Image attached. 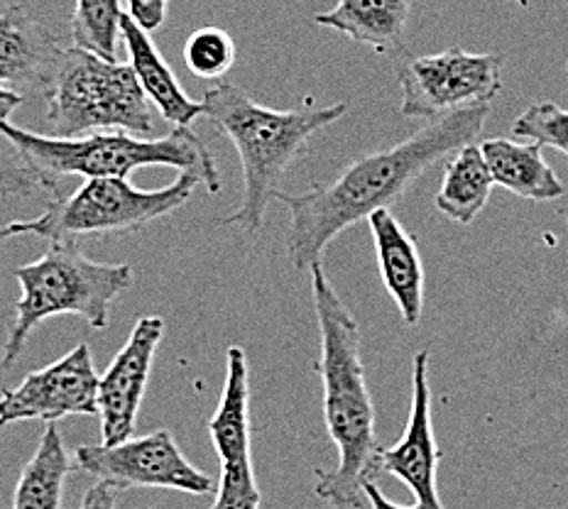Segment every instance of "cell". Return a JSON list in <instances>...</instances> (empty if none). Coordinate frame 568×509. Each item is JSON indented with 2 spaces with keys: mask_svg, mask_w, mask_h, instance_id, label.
Returning <instances> with one entry per match:
<instances>
[{
  "mask_svg": "<svg viewBox=\"0 0 568 509\" xmlns=\"http://www.w3.org/2000/svg\"><path fill=\"white\" fill-rule=\"evenodd\" d=\"M488 115L490 103L432 118L419 133L353 160L326 184H314L304 194L277 192L275 198L290 208L287 253L294 269H312L343 231L375 211L393 208L426 170L470 145Z\"/></svg>",
  "mask_w": 568,
  "mask_h": 509,
  "instance_id": "cell-1",
  "label": "cell"
},
{
  "mask_svg": "<svg viewBox=\"0 0 568 509\" xmlns=\"http://www.w3.org/2000/svg\"><path fill=\"white\" fill-rule=\"evenodd\" d=\"M184 64L194 77L216 81L235 64V42L221 28H199L186 38Z\"/></svg>",
  "mask_w": 568,
  "mask_h": 509,
  "instance_id": "cell-22",
  "label": "cell"
},
{
  "mask_svg": "<svg viewBox=\"0 0 568 509\" xmlns=\"http://www.w3.org/2000/svg\"><path fill=\"white\" fill-rule=\"evenodd\" d=\"M310 272L318 326L316 373L324 389V424L338 451L334 470H314V492L331 507L361 509L365 505L363 482L373 478L371 470L377 468L381 454L375 436V405L361 358L363 336L324 265L318 263Z\"/></svg>",
  "mask_w": 568,
  "mask_h": 509,
  "instance_id": "cell-2",
  "label": "cell"
},
{
  "mask_svg": "<svg viewBox=\"0 0 568 509\" xmlns=\"http://www.w3.org/2000/svg\"><path fill=\"white\" fill-rule=\"evenodd\" d=\"M22 101H26V96H22L20 91L0 86V123H6L8 118L20 109Z\"/></svg>",
  "mask_w": 568,
  "mask_h": 509,
  "instance_id": "cell-29",
  "label": "cell"
},
{
  "mask_svg": "<svg viewBox=\"0 0 568 509\" xmlns=\"http://www.w3.org/2000/svg\"><path fill=\"white\" fill-rule=\"evenodd\" d=\"M121 40L142 91L164 121L172 123V128H189L199 115H204V103L189 99L168 59L150 40V32L142 30L128 13L121 18Z\"/></svg>",
  "mask_w": 568,
  "mask_h": 509,
  "instance_id": "cell-15",
  "label": "cell"
},
{
  "mask_svg": "<svg viewBox=\"0 0 568 509\" xmlns=\"http://www.w3.org/2000/svg\"><path fill=\"white\" fill-rule=\"evenodd\" d=\"M201 103L211 125L239 150L243 167V201L231 216L221 218V226L239 228L247 235L263 228L270 201L280 192V180L294 160L310 152V140L348 111L346 101L314 105L312 99H304L302 109L275 111L255 103L241 86L229 81L206 89Z\"/></svg>",
  "mask_w": 568,
  "mask_h": 509,
  "instance_id": "cell-3",
  "label": "cell"
},
{
  "mask_svg": "<svg viewBox=\"0 0 568 509\" xmlns=\"http://www.w3.org/2000/svg\"><path fill=\"white\" fill-rule=\"evenodd\" d=\"M121 18V0H74V13H71L74 47L115 62Z\"/></svg>",
  "mask_w": 568,
  "mask_h": 509,
  "instance_id": "cell-21",
  "label": "cell"
},
{
  "mask_svg": "<svg viewBox=\"0 0 568 509\" xmlns=\"http://www.w3.org/2000/svg\"><path fill=\"white\" fill-rule=\"evenodd\" d=\"M115 495L118 490L111 482L99 480L93 488L84 495V502H81L79 509H118L115 507Z\"/></svg>",
  "mask_w": 568,
  "mask_h": 509,
  "instance_id": "cell-27",
  "label": "cell"
},
{
  "mask_svg": "<svg viewBox=\"0 0 568 509\" xmlns=\"http://www.w3.org/2000/svg\"><path fill=\"white\" fill-rule=\"evenodd\" d=\"M128 16L133 18L145 32H155L168 20L170 0H125Z\"/></svg>",
  "mask_w": 568,
  "mask_h": 509,
  "instance_id": "cell-26",
  "label": "cell"
},
{
  "mask_svg": "<svg viewBox=\"0 0 568 509\" xmlns=\"http://www.w3.org/2000/svg\"><path fill=\"white\" fill-rule=\"evenodd\" d=\"M495 186L493 172L478 145H466L446 162L444 182L436 194V208L456 223H470L485 208Z\"/></svg>",
  "mask_w": 568,
  "mask_h": 509,
  "instance_id": "cell-20",
  "label": "cell"
},
{
  "mask_svg": "<svg viewBox=\"0 0 568 509\" xmlns=\"http://www.w3.org/2000/svg\"><path fill=\"white\" fill-rule=\"evenodd\" d=\"M13 275L20 284V299L0 355L3 370L20 360L32 330L47 318L79 316L91 328L105 330L113 302L133 284V267L97 263L74 241L52 243L34 263L16 267Z\"/></svg>",
  "mask_w": 568,
  "mask_h": 509,
  "instance_id": "cell-5",
  "label": "cell"
},
{
  "mask_svg": "<svg viewBox=\"0 0 568 509\" xmlns=\"http://www.w3.org/2000/svg\"><path fill=\"white\" fill-rule=\"evenodd\" d=\"M3 138L28 167L38 176L44 192L54 194L62 176H121L140 167H174L180 172H196L209 194L221 192V174L209 147L189 128H172L162 138H140L125 130L115 133H91L62 140L54 135L30 133L10 121L0 123Z\"/></svg>",
  "mask_w": 568,
  "mask_h": 509,
  "instance_id": "cell-4",
  "label": "cell"
},
{
  "mask_svg": "<svg viewBox=\"0 0 568 509\" xmlns=\"http://www.w3.org/2000/svg\"><path fill=\"white\" fill-rule=\"evenodd\" d=\"M44 192L34 172L28 167L16 150H0V201L3 198H30Z\"/></svg>",
  "mask_w": 568,
  "mask_h": 509,
  "instance_id": "cell-25",
  "label": "cell"
},
{
  "mask_svg": "<svg viewBox=\"0 0 568 509\" xmlns=\"http://www.w3.org/2000/svg\"><path fill=\"white\" fill-rule=\"evenodd\" d=\"M20 231H18V221H10V223H3L0 226V243H6L10 238H18Z\"/></svg>",
  "mask_w": 568,
  "mask_h": 509,
  "instance_id": "cell-30",
  "label": "cell"
},
{
  "mask_svg": "<svg viewBox=\"0 0 568 509\" xmlns=\"http://www.w3.org/2000/svg\"><path fill=\"white\" fill-rule=\"evenodd\" d=\"M99 380L91 348L79 343L47 368L28 373L18 387H6L0 393V426L99 417Z\"/></svg>",
  "mask_w": 568,
  "mask_h": 509,
  "instance_id": "cell-10",
  "label": "cell"
},
{
  "mask_svg": "<svg viewBox=\"0 0 568 509\" xmlns=\"http://www.w3.org/2000/svg\"><path fill=\"white\" fill-rule=\"evenodd\" d=\"M62 47L42 22L20 6L0 13V86L44 91L57 69Z\"/></svg>",
  "mask_w": 568,
  "mask_h": 509,
  "instance_id": "cell-13",
  "label": "cell"
},
{
  "mask_svg": "<svg viewBox=\"0 0 568 509\" xmlns=\"http://www.w3.org/2000/svg\"><path fill=\"white\" fill-rule=\"evenodd\" d=\"M74 468V456L67 451L59 426L44 424L38 451L18 478L13 509H62L67 478Z\"/></svg>",
  "mask_w": 568,
  "mask_h": 509,
  "instance_id": "cell-19",
  "label": "cell"
},
{
  "mask_svg": "<svg viewBox=\"0 0 568 509\" xmlns=\"http://www.w3.org/2000/svg\"><path fill=\"white\" fill-rule=\"evenodd\" d=\"M439 458L432 419L429 350H419L412 360V409L405 434L395 446L381 448L377 468L405 482L422 509H444L436 488Z\"/></svg>",
  "mask_w": 568,
  "mask_h": 509,
  "instance_id": "cell-12",
  "label": "cell"
},
{
  "mask_svg": "<svg viewBox=\"0 0 568 509\" xmlns=\"http://www.w3.org/2000/svg\"><path fill=\"white\" fill-rule=\"evenodd\" d=\"M209 436L221 466L251 460V365L243 346L226 350V383Z\"/></svg>",
  "mask_w": 568,
  "mask_h": 509,
  "instance_id": "cell-16",
  "label": "cell"
},
{
  "mask_svg": "<svg viewBox=\"0 0 568 509\" xmlns=\"http://www.w3.org/2000/svg\"><path fill=\"white\" fill-rule=\"evenodd\" d=\"M539 142H515L505 138L485 140L480 150L495 184L529 201H554L566 194V186L541 155Z\"/></svg>",
  "mask_w": 568,
  "mask_h": 509,
  "instance_id": "cell-18",
  "label": "cell"
},
{
  "mask_svg": "<svg viewBox=\"0 0 568 509\" xmlns=\"http://www.w3.org/2000/svg\"><path fill=\"white\" fill-rule=\"evenodd\" d=\"M162 336V316H142L133 330H130L125 346L115 353L109 368L103 370L99 380V417L103 446L128 441L135 434L142 397H145Z\"/></svg>",
  "mask_w": 568,
  "mask_h": 509,
  "instance_id": "cell-11",
  "label": "cell"
},
{
  "mask_svg": "<svg viewBox=\"0 0 568 509\" xmlns=\"http://www.w3.org/2000/svg\"><path fill=\"white\" fill-rule=\"evenodd\" d=\"M47 125L54 138L71 140L93 130L155 135L158 109L142 91L130 64H118L81 47L62 50L44 86Z\"/></svg>",
  "mask_w": 568,
  "mask_h": 509,
  "instance_id": "cell-6",
  "label": "cell"
},
{
  "mask_svg": "<svg viewBox=\"0 0 568 509\" xmlns=\"http://www.w3.org/2000/svg\"><path fill=\"white\" fill-rule=\"evenodd\" d=\"M513 135L527 138L568 155V111L551 101L531 103L527 111L519 113L513 125Z\"/></svg>",
  "mask_w": 568,
  "mask_h": 509,
  "instance_id": "cell-23",
  "label": "cell"
},
{
  "mask_svg": "<svg viewBox=\"0 0 568 509\" xmlns=\"http://www.w3.org/2000/svg\"><path fill=\"white\" fill-rule=\"evenodd\" d=\"M263 495H260L253 460L241 464H223L216 488V502L211 509H260Z\"/></svg>",
  "mask_w": 568,
  "mask_h": 509,
  "instance_id": "cell-24",
  "label": "cell"
},
{
  "mask_svg": "<svg viewBox=\"0 0 568 509\" xmlns=\"http://www.w3.org/2000/svg\"><path fill=\"white\" fill-rule=\"evenodd\" d=\"M204 186L196 172H180L168 186L135 189L121 176L87 180L74 194L54 198L42 216L18 221L20 235H38L52 243L77 241L84 235H128L145 231L152 221L182 208Z\"/></svg>",
  "mask_w": 568,
  "mask_h": 509,
  "instance_id": "cell-7",
  "label": "cell"
},
{
  "mask_svg": "<svg viewBox=\"0 0 568 509\" xmlns=\"http://www.w3.org/2000/svg\"><path fill=\"white\" fill-rule=\"evenodd\" d=\"M405 118H439L488 105L503 91V57L452 50L412 57L399 69Z\"/></svg>",
  "mask_w": 568,
  "mask_h": 509,
  "instance_id": "cell-8",
  "label": "cell"
},
{
  "mask_svg": "<svg viewBox=\"0 0 568 509\" xmlns=\"http://www.w3.org/2000/svg\"><path fill=\"white\" fill-rule=\"evenodd\" d=\"M412 0H338L336 8L314 16V26L331 28L377 54L397 50L405 40Z\"/></svg>",
  "mask_w": 568,
  "mask_h": 509,
  "instance_id": "cell-17",
  "label": "cell"
},
{
  "mask_svg": "<svg viewBox=\"0 0 568 509\" xmlns=\"http://www.w3.org/2000/svg\"><path fill=\"white\" fill-rule=\"evenodd\" d=\"M363 490H365V500L371 502L373 509H422L419 505H412V507H402V505H395L393 500H387L385 492L381 490V485L375 482V478H368L363 482Z\"/></svg>",
  "mask_w": 568,
  "mask_h": 509,
  "instance_id": "cell-28",
  "label": "cell"
},
{
  "mask_svg": "<svg viewBox=\"0 0 568 509\" xmlns=\"http://www.w3.org/2000/svg\"><path fill=\"white\" fill-rule=\"evenodd\" d=\"M74 466L115 490H174L209 495L213 478L189 460L168 429L130 436L115 446H79Z\"/></svg>",
  "mask_w": 568,
  "mask_h": 509,
  "instance_id": "cell-9",
  "label": "cell"
},
{
  "mask_svg": "<svg viewBox=\"0 0 568 509\" xmlns=\"http://www.w3.org/2000/svg\"><path fill=\"white\" fill-rule=\"evenodd\" d=\"M377 267L389 297L407 326H417L424 309V265L414 235L393 216V211H375L368 218Z\"/></svg>",
  "mask_w": 568,
  "mask_h": 509,
  "instance_id": "cell-14",
  "label": "cell"
}]
</instances>
